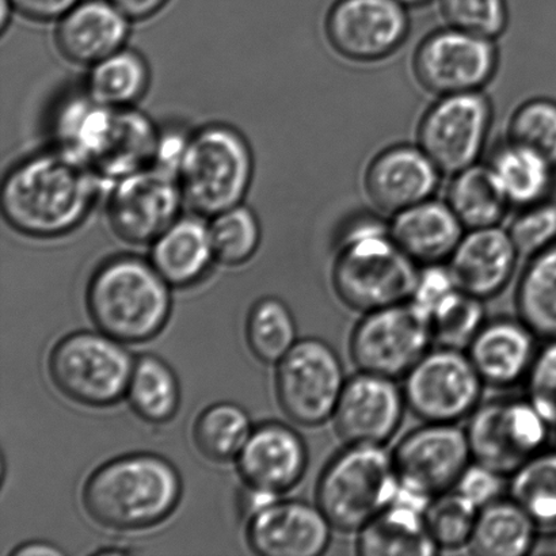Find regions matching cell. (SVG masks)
Segmentation results:
<instances>
[{
	"mask_svg": "<svg viewBox=\"0 0 556 556\" xmlns=\"http://www.w3.org/2000/svg\"><path fill=\"white\" fill-rule=\"evenodd\" d=\"M493 124V105L483 91L438 97L424 113L418 146L446 176L479 163Z\"/></svg>",
	"mask_w": 556,
	"mask_h": 556,
	"instance_id": "cell-13",
	"label": "cell"
},
{
	"mask_svg": "<svg viewBox=\"0 0 556 556\" xmlns=\"http://www.w3.org/2000/svg\"><path fill=\"white\" fill-rule=\"evenodd\" d=\"M400 488L432 500L456 488L472 455L457 424L425 422L403 435L392 451Z\"/></svg>",
	"mask_w": 556,
	"mask_h": 556,
	"instance_id": "cell-16",
	"label": "cell"
},
{
	"mask_svg": "<svg viewBox=\"0 0 556 556\" xmlns=\"http://www.w3.org/2000/svg\"><path fill=\"white\" fill-rule=\"evenodd\" d=\"M466 434L472 460L510 477L547 448L553 430L526 396L495 397L468 418Z\"/></svg>",
	"mask_w": 556,
	"mask_h": 556,
	"instance_id": "cell-10",
	"label": "cell"
},
{
	"mask_svg": "<svg viewBox=\"0 0 556 556\" xmlns=\"http://www.w3.org/2000/svg\"><path fill=\"white\" fill-rule=\"evenodd\" d=\"M130 22L111 0H80L58 21L54 42L70 63L90 68L125 48Z\"/></svg>",
	"mask_w": 556,
	"mask_h": 556,
	"instance_id": "cell-23",
	"label": "cell"
},
{
	"mask_svg": "<svg viewBox=\"0 0 556 556\" xmlns=\"http://www.w3.org/2000/svg\"><path fill=\"white\" fill-rule=\"evenodd\" d=\"M506 478L508 477L493 470V468L472 460L471 465L463 472L455 490L465 495L468 501H471L477 508L482 509L484 506L503 498Z\"/></svg>",
	"mask_w": 556,
	"mask_h": 556,
	"instance_id": "cell-45",
	"label": "cell"
},
{
	"mask_svg": "<svg viewBox=\"0 0 556 556\" xmlns=\"http://www.w3.org/2000/svg\"><path fill=\"white\" fill-rule=\"evenodd\" d=\"M526 384L528 400L556 433V341L546 342L539 349Z\"/></svg>",
	"mask_w": 556,
	"mask_h": 556,
	"instance_id": "cell-43",
	"label": "cell"
},
{
	"mask_svg": "<svg viewBox=\"0 0 556 556\" xmlns=\"http://www.w3.org/2000/svg\"><path fill=\"white\" fill-rule=\"evenodd\" d=\"M248 413L233 403H216L195 419L194 444L201 455L217 463L236 459L252 434Z\"/></svg>",
	"mask_w": 556,
	"mask_h": 556,
	"instance_id": "cell-34",
	"label": "cell"
},
{
	"mask_svg": "<svg viewBox=\"0 0 556 556\" xmlns=\"http://www.w3.org/2000/svg\"><path fill=\"white\" fill-rule=\"evenodd\" d=\"M484 300L456 289L430 316L435 346L467 351L486 324Z\"/></svg>",
	"mask_w": 556,
	"mask_h": 556,
	"instance_id": "cell-39",
	"label": "cell"
},
{
	"mask_svg": "<svg viewBox=\"0 0 556 556\" xmlns=\"http://www.w3.org/2000/svg\"><path fill=\"white\" fill-rule=\"evenodd\" d=\"M466 353L483 383L509 389L526 381L538 357V336L520 318L488 319Z\"/></svg>",
	"mask_w": 556,
	"mask_h": 556,
	"instance_id": "cell-24",
	"label": "cell"
},
{
	"mask_svg": "<svg viewBox=\"0 0 556 556\" xmlns=\"http://www.w3.org/2000/svg\"><path fill=\"white\" fill-rule=\"evenodd\" d=\"M484 386L466 351L435 346L408 370L402 389L424 422L457 424L481 405Z\"/></svg>",
	"mask_w": 556,
	"mask_h": 556,
	"instance_id": "cell-11",
	"label": "cell"
},
{
	"mask_svg": "<svg viewBox=\"0 0 556 556\" xmlns=\"http://www.w3.org/2000/svg\"><path fill=\"white\" fill-rule=\"evenodd\" d=\"M211 219L208 228L215 260L227 266L248 263L257 252L263 237L257 215L241 204Z\"/></svg>",
	"mask_w": 556,
	"mask_h": 556,
	"instance_id": "cell-37",
	"label": "cell"
},
{
	"mask_svg": "<svg viewBox=\"0 0 556 556\" xmlns=\"http://www.w3.org/2000/svg\"><path fill=\"white\" fill-rule=\"evenodd\" d=\"M519 258L508 230L493 226L467 230L446 265L460 291L486 302L509 286Z\"/></svg>",
	"mask_w": 556,
	"mask_h": 556,
	"instance_id": "cell-22",
	"label": "cell"
},
{
	"mask_svg": "<svg viewBox=\"0 0 556 556\" xmlns=\"http://www.w3.org/2000/svg\"><path fill=\"white\" fill-rule=\"evenodd\" d=\"M168 283L136 255H116L98 266L87 286V311L103 334L119 342L152 340L172 313Z\"/></svg>",
	"mask_w": 556,
	"mask_h": 556,
	"instance_id": "cell-5",
	"label": "cell"
},
{
	"mask_svg": "<svg viewBox=\"0 0 556 556\" xmlns=\"http://www.w3.org/2000/svg\"><path fill=\"white\" fill-rule=\"evenodd\" d=\"M419 266L397 247L389 225L375 219L349 223L331 269L337 298L357 313L410 302Z\"/></svg>",
	"mask_w": 556,
	"mask_h": 556,
	"instance_id": "cell-4",
	"label": "cell"
},
{
	"mask_svg": "<svg viewBox=\"0 0 556 556\" xmlns=\"http://www.w3.org/2000/svg\"><path fill=\"white\" fill-rule=\"evenodd\" d=\"M177 177L185 205L214 217L243 204L254 178L252 147L231 125H205L185 138Z\"/></svg>",
	"mask_w": 556,
	"mask_h": 556,
	"instance_id": "cell-6",
	"label": "cell"
},
{
	"mask_svg": "<svg viewBox=\"0 0 556 556\" xmlns=\"http://www.w3.org/2000/svg\"><path fill=\"white\" fill-rule=\"evenodd\" d=\"M151 70L143 54L123 48L90 67L86 94L103 105L135 106L147 94Z\"/></svg>",
	"mask_w": 556,
	"mask_h": 556,
	"instance_id": "cell-32",
	"label": "cell"
},
{
	"mask_svg": "<svg viewBox=\"0 0 556 556\" xmlns=\"http://www.w3.org/2000/svg\"><path fill=\"white\" fill-rule=\"evenodd\" d=\"M430 501L400 488L391 505L357 532V554L432 556L440 553L425 522V510Z\"/></svg>",
	"mask_w": 556,
	"mask_h": 556,
	"instance_id": "cell-25",
	"label": "cell"
},
{
	"mask_svg": "<svg viewBox=\"0 0 556 556\" xmlns=\"http://www.w3.org/2000/svg\"><path fill=\"white\" fill-rule=\"evenodd\" d=\"M407 403L395 379L364 372L348 378L332 422L345 445H384L405 418Z\"/></svg>",
	"mask_w": 556,
	"mask_h": 556,
	"instance_id": "cell-18",
	"label": "cell"
},
{
	"mask_svg": "<svg viewBox=\"0 0 556 556\" xmlns=\"http://www.w3.org/2000/svg\"><path fill=\"white\" fill-rule=\"evenodd\" d=\"M508 139L546 157L556 167V101L532 98L509 119Z\"/></svg>",
	"mask_w": 556,
	"mask_h": 556,
	"instance_id": "cell-40",
	"label": "cell"
},
{
	"mask_svg": "<svg viewBox=\"0 0 556 556\" xmlns=\"http://www.w3.org/2000/svg\"><path fill=\"white\" fill-rule=\"evenodd\" d=\"M130 406L144 421L163 424L176 416L181 391L176 374L162 358L144 354L135 363L128 392Z\"/></svg>",
	"mask_w": 556,
	"mask_h": 556,
	"instance_id": "cell-33",
	"label": "cell"
},
{
	"mask_svg": "<svg viewBox=\"0 0 556 556\" xmlns=\"http://www.w3.org/2000/svg\"><path fill=\"white\" fill-rule=\"evenodd\" d=\"M433 343L428 316L406 302L363 314L349 349L358 370L397 380L405 378Z\"/></svg>",
	"mask_w": 556,
	"mask_h": 556,
	"instance_id": "cell-12",
	"label": "cell"
},
{
	"mask_svg": "<svg viewBox=\"0 0 556 556\" xmlns=\"http://www.w3.org/2000/svg\"><path fill=\"white\" fill-rule=\"evenodd\" d=\"M400 481L384 445H345L316 484V505L341 532L357 533L395 500Z\"/></svg>",
	"mask_w": 556,
	"mask_h": 556,
	"instance_id": "cell-7",
	"label": "cell"
},
{
	"mask_svg": "<svg viewBox=\"0 0 556 556\" xmlns=\"http://www.w3.org/2000/svg\"><path fill=\"white\" fill-rule=\"evenodd\" d=\"M443 173L421 147H387L369 162L364 174V189L369 203L381 214L397 212L433 199Z\"/></svg>",
	"mask_w": 556,
	"mask_h": 556,
	"instance_id": "cell-19",
	"label": "cell"
},
{
	"mask_svg": "<svg viewBox=\"0 0 556 556\" xmlns=\"http://www.w3.org/2000/svg\"><path fill=\"white\" fill-rule=\"evenodd\" d=\"M14 556H36V555H63L62 549H59L52 544L42 542H33L22 544L21 547L16 548L13 553Z\"/></svg>",
	"mask_w": 556,
	"mask_h": 556,
	"instance_id": "cell-48",
	"label": "cell"
},
{
	"mask_svg": "<svg viewBox=\"0 0 556 556\" xmlns=\"http://www.w3.org/2000/svg\"><path fill=\"white\" fill-rule=\"evenodd\" d=\"M119 341L91 331L73 332L53 346L49 376L68 400L90 407H108L127 394L135 368Z\"/></svg>",
	"mask_w": 556,
	"mask_h": 556,
	"instance_id": "cell-8",
	"label": "cell"
},
{
	"mask_svg": "<svg viewBox=\"0 0 556 556\" xmlns=\"http://www.w3.org/2000/svg\"><path fill=\"white\" fill-rule=\"evenodd\" d=\"M400 2L407 9H416L422 8V5L433 2V0H400Z\"/></svg>",
	"mask_w": 556,
	"mask_h": 556,
	"instance_id": "cell-50",
	"label": "cell"
},
{
	"mask_svg": "<svg viewBox=\"0 0 556 556\" xmlns=\"http://www.w3.org/2000/svg\"><path fill=\"white\" fill-rule=\"evenodd\" d=\"M407 10L400 0H336L326 15L327 41L351 62H381L407 40Z\"/></svg>",
	"mask_w": 556,
	"mask_h": 556,
	"instance_id": "cell-17",
	"label": "cell"
},
{
	"mask_svg": "<svg viewBox=\"0 0 556 556\" xmlns=\"http://www.w3.org/2000/svg\"><path fill=\"white\" fill-rule=\"evenodd\" d=\"M101 182L56 147L27 156L10 168L0 190V208L5 223L22 236H68L91 214Z\"/></svg>",
	"mask_w": 556,
	"mask_h": 556,
	"instance_id": "cell-1",
	"label": "cell"
},
{
	"mask_svg": "<svg viewBox=\"0 0 556 556\" xmlns=\"http://www.w3.org/2000/svg\"><path fill=\"white\" fill-rule=\"evenodd\" d=\"M53 134L58 149L112 184L155 165L163 143L154 119L139 109L103 105L86 92L60 103Z\"/></svg>",
	"mask_w": 556,
	"mask_h": 556,
	"instance_id": "cell-2",
	"label": "cell"
},
{
	"mask_svg": "<svg viewBox=\"0 0 556 556\" xmlns=\"http://www.w3.org/2000/svg\"><path fill=\"white\" fill-rule=\"evenodd\" d=\"M446 203L466 230L500 226L510 206L492 167L481 163L452 176Z\"/></svg>",
	"mask_w": 556,
	"mask_h": 556,
	"instance_id": "cell-30",
	"label": "cell"
},
{
	"mask_svg": "<svg viewBox=\"0 0 556 556\" xmlns=\"http://www.w3.org/2000/svg\"><path fill=\"white\" fill-rule=\"evenodd\" d=\"M494 40L446 26L418 43L413 74L424 90L435 97L482 91L497 74Z\"/></svg>",
	"mask_w": 556,
	"mask_h": 556,
	"instance_id": "cell-15",
	"label": "cell"
},
{
	"mask_svg": "<svg viewBox=\"0 0 556 556\" xmlns=\"http://www.w3.org/2000/svg\"><path fill=\"white\" fill-rule=\"evenodd\" d=\"M391 217L392 239L418 266L448 263L467 231L446 201L429 199Z\"/></svg>",
	"mask_w": 556,
	"mask_h": 556,
	"instance_id": "cell-26",
	"label": "cell"
},
{
	"mask_svg": "<svg viewBox=\"0 0 556 556\" xmlns=\"http://www.w3.org/2000/svg\"><path fill=\"white\" fill-rule=\"evenodd\" d=\"M182 495L177 468L165 457L132 454L98 467L81 490L87 516L106 530H146L165 521Z\"/></svg>",
	"mask_w": 556,
	"mask_h": 556,
	"instance_id": "cell-3",
	"label": "cell"
},
{
	"mask_svg": "<svg viewBox=\"0 0 556 556\" xmlns=\"http://www.w3.org/2000/svg\"><path fill=\"white\" fill-rule=\"evenodd\" d=\"M184 205L176 168L156 162L114 182L106 219L122 241L152 244L181 217Z\"/></svg>",
	"mask_w": 556,
	"mask_h": 556,
	"instance_id": "cell-14",
	"label": "cell"
},
{
	"mask_svg": "<svg viewBox=\"0 0 556 556\" xmlns=\"http://www.w3.org/2000/svg\"><path fill=\"white\" fill-rule=\"evenodd\" d=\"M456 289L459 288L452 277L448 265L421 266L410 302L430 320L434 309Z\"/></svg>",
	"mask_w": 556,
	"mask_h": 556,
	"instance_id": "cell-44",
	"label": "cell"
},
{
	"mask_svg": "<svg viewBox=\"0 0 556 556\" xmlns=\"http://www.w3.org/2000/svg\"><path fill=\"white\" fill-rule=\"evenodd\" d=\"M250 351L260 362L275 364L298 342L296 321L281 300H260L250 311L247 326Z\"/></svg>",
	"mask_w": 556,
	"mask_h": 556,
	"instance_id": "cell-36",
	"label": "cell"
},
{
	"mask_svg": "<svg viewBox=\"0 0 556 556\" xmlns=\"http://www.w3.org/2000/svg\"><path fill=\"white\" fill-rule=\"evenodd\" d=\"M446 26L497 40L509 24L506 0H439Z\"/></svg>",
	"mask_w": 556,
	"mask_h": 556,
	"instance_id": "cell-41",
	"label": "cell"
},
{
	"mask_svg": "<svg viewBox=\"0 0 556 556\" xmlns=\"http://www.w3.org/2000/svg\"><path fill=\"white\" fill-rule=\"evenodd\" d=\"M479 510L455 489L430 501L425 510V522L439 552H457L468 547Z\"/></svg>",
	"mask_w": 556,
	"mask_h": 556,
	"instance_id": "cell-38",
	"label": "cell"
},
{
	"mask_svg": "<svg viewBox=\"0 0 556 556\" xmlns=\"http://www.w3.org/2000/svg\"><path fill=\"white\" fill-rule=\"evenodd\" d=\"M204 217H179L152 243L151 264L173 287H189L208 271L215 260Z\"/></svg>",
	"mask_w": 556,
	"mask_h": 556,
	"instance_id": "cell-27",
	"label": "cell"
},
{
	"mask_svg": "<svg viewBox=\"0 0 556 556\" xmlns=\"http://www.w3.org/2000/svg\"><path fill=\"white\" fill-rule=\"evenodd\" d=\"M509 497L539 528L556 527V450H543L509 477Z\"/></svg>",
	"mask_w": 556,
	"mask_h": 556,
	"instance_id": "cell-35",
	"label": "cell"
},
{
	"mask_svg": "<svg viewBox=\"0 0 556 556\" xmlns=\"http://www.w3.org/2000/svg\"><path fill=\"white\" fill-rule=\"evenodd\" d=\"M346 381L336 349L320 338H304L278 362L277 400L292 422L320 427L334 416Z\"/></svg>",
	"mask_w": 556,
	"mask_h": 556,
	"instance_id": "cell-9",
	"label": "cell"
},
{
	"mask_svg": "<svg viewBox=\"0 0 556 556\" xmlns=\"http://www.w3.org/2000/svg\"><path fill=\"white\" fill-rule=\"evenodd\" d=\"M332 531L318 505L276 500L252 515L248 541L258 555L319 556L329 549Z\"/></svg>",
	"mask_w": 556,
	"mask_h": 556,
	"instance_id": "cell-20",
	"label": "cell"
},
{
	"mask_svg": "<svg viewBox=\"0 0 556 556\" xmlns=\"http://www.w3.org/2000/svg\"><path fill=\"white\" fill-rule=\"evenodd\" d=\"M308 467V450L296 430L281 422L253 429L238 456L239 473L249 489L281 495L302 481Z\"/></svg>",
	"mask_w": 556,
	"mask_h": 556,
	"instance_id": "cell-21",
	"label": "cell"
},
{
	"mask_svg": "<svg viewBox=\"0 0 556 556\" xmlns=\"http://www.w3.org/2000/svg\"><path fill=\"white\" fill-rule=\"evenodd\" d=\"M11 8L24 18L35 22H58L80 0H9Z\"/></svg>",
	"mask_w": 556,
	"mask_h": 556,
	"instance_id": "cell-46",
	"label": "cell"
},
{
	"mask_svg": "<svg viewBox=\"0 0 556 556\" xmlns=\"http://www.w3.org/2000/svg\"><path fill=\"white\" fill-rule=\"evenodd\" d=\"M539 526L514 500L479 510L468 552L481 556H525L536 546Z\"/></svg>",
	"mask_w": 556,
	"mask_h": 556,
	"instance_id": "cell-29",
	"label": "cell"
},
{
	"mask_svg": "<svg viewBox=\"0 0 556 556\" xmlns=\"http://www.w3.org/2000/svg\"><path fill=\"white\" fill-rule=\"evenodd\" d=\"M528 260L517 283V313L538 338L556 341V243Z\"/></svg>",
	"mask_w": 556,
	"mask_h": 556,
	"instance_id": "cell-31",
	"label": "cell"
},
{
	"mask_svg": "<svg viewBox=\"0 0 556 556\" xmlns=\"http://www.w3.org/2000/svg\"><path fill=\"white\" fill-rule=\"evenodd\" d=\"M520 257L531 258L556 243V203L542 201L521 208L508 228Z\"/></svg>",
	"mask_w": 556,
	"mask_h": 556,
	"instance_id": "cell-42",
	"label": "cell"
},
{
	"mask_svg": "<svg viewBox=\"0 0 556 556\" xmlns=\"http://www.w3.org/2000/svg\"><path fill=\"white\" fill-rule=\"evenodd\" d=\"M132 22L146 21L165 9L170 0H111Z\"/></svg>",
	"mask_w": 556,
	"mask_h": 556,
	"instance_id": "cell-47",
	"label": "cell"
},
{
	"mask_svg": "<svg viewBox=\"0 0 556 556\" xmlns=\"http://www.w3.org/2000/svg\"><path fill=\"white\" fill-rule=\"evenodd\" d=\"M489 166L510 206L521 210L549 200L556 167L528 147L508 139L494 151Z\"/></svg>",
	"mask_w": 556,
	"mask_h": 556,
	"instance_id": "cell-28",
	"label": "cell"
},
{
	"mask_svg": "<svg viewBox=\"0 0 556 556\" xmlns=\"http://www.w3.org/2000/svg\"><path fill=\"white\" fill-rule=\"evenodd\" d=\"M13 8L9 0H2V20H0V25H2V31L5 30V26L9 24V20L11 18V14H13Z\"/></svg>",
	"mask_w": 556,
	"mask_h": 556,
	"instance_id": "cell-49",
	"label": "cell"
}]
</instances>
